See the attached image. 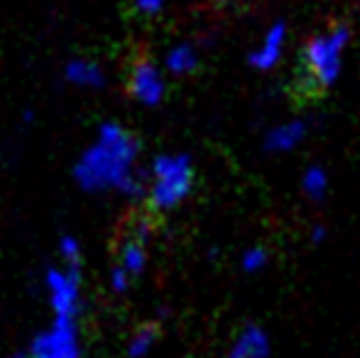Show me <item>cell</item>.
<instances>
[{
    "mask_svg": "<svg viewBox=\"0 0 360 358\" xmlns=\"http://www.w3.org/2000/svg\"><path fill=\"white\" fill-rule=\"evenodd\" d=\"M140 143L118 123H103L96 140L79 155L74 165V181L84 191H120L140 196L145 181L135 172Z\"/></svg>",
    "mask_w": 360,
    "mask_h": 358,
    "instance_id": "6da1fadb",
    "label": "cell"
},
{
    "mask_svg": "<svg viewBox=\"0 0 360 358\" xmlns=\"http://www.w3.org/2000/svg\"><path fill=\"white\" fill-rule=\"evenodd\" d=\"M348 39H351V30L346 25H333L309 37V42L304 44L302 62L314 89H328L336 84Z\"/></svg>",
    "mask_w": 360,
    "mask_h": 358,
    "instance_id": "7a4b0ae2",
    "label": "cell"
},
{
    "mask_svg": "<svg viewBox=\"0 0 360 358\" xmlns=\"http://www.w3.org/2000/svg\"><path fill=\"white\" fill-rule=\"evenodd\" d=\"M150 204L157 211L179 206L194 186V165L189 155H160L150 170Z\"/></svg>",
    "mask_w": 360,
    "mask_h": 358,
    "instance_id": "3957f363",
    "label": "cell"
},
{
    "mask_svg": "<svg viewBox=\"0 0 360 358\" xmlns=\"http://www.w3.org/2000/svg\"><path fill=\"white\" fill-rule=\"evenodd\" d=\"M27 358H81V339L76 319L54 317V321L32 339Z\"/></svg>",
    "mask_w": 360,
    "mask_h": 358,
    "instance_id": "277c9868",
    "label": "cell"
},
{
    "mask_svg": "<svg viewBox=\"0 0 360 358\" xmlns=\"http://www.w3.org/2000/svg\"><path fill=\"white\" fill-rule=\"evenodd\" d=\"M44 287H47V300L54 309V317L76 319L81 309V268L74 265L49 268L44 275Z\"/></svg>",
    "mask_w": 360,
    "mask_h": 358,
    "instance_id": "5b68a950",
    "label": "cell"
},
{
    "mask_svg": "<svg viewBox=\"0 0 360 358\" xmlns=\"http://www.w3.org/2000/svg\"><path fill=\"white\" fill-rule=\"evenodd\" d=\"M167 84L162 79V72L152 59H138L130 69V94L138 103L157 106L165 98Z\"/></svg>",
    "mask_w": 360,
    "mask_h": 358,
    "instance_id": "8992f818",
    "label": "cell"
},
{
    "mask_svg": "<svg viewBox=\"0 0 360 358\" xmlns=\"http://www.w3.org/2000/svg\"><path fill=\"white\" fill-rule=\"evenodd\" d=\"M285 37H287V25L285 23H275L270 30H267V34L262 37L260 47L252 49L250 57H248V62H250V67L260 69V72H267V69H272L277 62L282 59V49H285Z\"/></svg>",
    "mask_w": 360,
    "mask_h": 358,
    "instance_id": "52a82bcc",
    "label": "cell"
},
{
    "mask_svg": "<svg viewBox=\"0 0 360 358\" xmlns=\"http://www.w3.org/2000/svg\"><path fill=\"white\" fill-rule=\"evenodd\" d=\"M226 358H270V336L262 326L245 324L238 331Z\"/></svg>",
    "mask_w": 360,
    "mask_h": 358,
    "instance_id": "ba28073f",
    "label": "cell"
},
{
    "mask_svg": "<svg viewBox=\"0 0 360 358\" xmlns=\"http://www.w3.org/2000/svg\"><path fill=\"white\" fill-rule=\"evenodd\" d=\"M307 138V123L302 120H289L277 128H272L265 138V150L267 153H287L294 150L302 140Z\"/></svg>",
    "mask_w": 360,
    "mask_h": 358,
    "instance_id": "9c48e42d",
    "label": "cell"
},
{
    "mask_svg": "<svg viewBox=\"0 0 360 358\" xmlns=\"http://www.w3.org/2000/svg\"><path fill=\"white\" fill-rule=\"evenodd\" d=\"M64 77L69 84L81 89H101L105 84V74L94 59H72V62L64 67Z\"/></svg>",
    "mask_w": 360,
    "mask_h": 358,
    "instance_id": "30bf717a",
    "label": "cell"
},
{
    "mask_svg": "<svg viewBox=\"0 0 360 358\" xmlns=\"http://www.w3.org/2000/svg\"><path fill=\"white\" fill-rule=\"evenodd\" d=\"M118 265L128 272L130 277L143 275V270L147 265V243L145 241H138L135 236H130V238L120 245Z\"/></svg>",
    "mask_w": 360,
    "mask_h": 358,
    "instance_id": "8fae6325",
    "label": "cell"
},
{
    "mask_svg": "<svg viewBox=\"0 0 360 358\" xmlns=\"http://www.w3.org/2000/svg\"><path fill=\"white\" fill-rule=\"evenodd\" d=\"M165 64H167V72L169 74H174V77H186V74H191L196 67H199V52H196L191 44L181 42L167 52Z\"/></svg>",
    "mask_w": 360,
    "mask_h": 358,
    "instance_id": "7c38bea8",
    "label": "cell"
},
{
    "mask_svg": "<svg viewBox=\"0 0 360 358\" xmlns=\"http://www.w3.org/2000/svg\"><path fill=\"white\" fill-rule=\"evenodd\" d=\"M157 336H160V326L157 324H145L130 336L128 344V356L130 358H145L152 351V346L157 344Z\"/></svg>",
    "mask_w": 360,
    "mask_h": 358,
    "instance_id": "4fadbf2b",
    "label": "cell"
},
{
    "mask_svg": "<svg viewBox=\"0 0 360 358\" xmlns=\"http://www.w3.org/2000/svg\"><path fill=\"white\" fill-rule=\"evenodd\" d=\"M304 191L309 194V199L319 201L326 196V189H328V174L323 167H309L307 174H304V181H302Z\"/></svg>",
    "mask_w": 360,
    "mask_h": 358,
    "instance_id": "5bb4252c",
    "label": "cell"
},
{
    "mask_svg": "<svg viewBox=\"0 0 360 358\" xmlns=\"http://www.w3.org/2000/svg\"><path fill=\"white\" fill-rule=\"evenodd\" d=\"M59 255H62L64 265H74V268H81V243L74 236H62L59 238Z\"/></svg>",
    "mask_w": 360,
    "mask_h": 358,
    "instance_id": "9a60e30c",
    "label": "cell"
},
{
    "mask_svg": "<svg viewBox=\"0 0 360 358\" xmlns=\"http://www.w3.org/2000/svg\"><path fill=\"white\" fill-rule=\"evenodd\" d=\"M267 260H270V255H267L265 248H260V245H255V248H248L245 253H243V270L248 272H257L262 270L267 265Z\"/></svg>",
    "mask_w": 360,
    "mask_h": 358,
    "instance_id": "2e32d148",
    "label": "cell"
},
{
    "mask_svg": "<svg viewBox=\"0 0 360 358\" xmlns=\"http://www.w3.org/2000/svg\"><path fill=\"white\" fill-rule=\"evenodd\" d=\"M130 280H133V277H130L128 272L120 268V265H115L113 272H110V290L118 292V295H123V292H128Z\"/></svg>",
    "mask_w": 360,
    "mask_h": 358,
    "instance_id": "e0dca14e",
    "label": "cell"
},
{
    "mask_svg": "<svg viewBox=\"0 0 360 358\" xmlns=\"http://www.w3.org/2000/svg\"><path fill=\"white\" fill-rule=\"evenodd\" d=\"M167 0H135V10L143 15H157L165 8Z\"/></svg>",
    "mask_w": 360,
    "mask_h": 358,
    "instance_id": "ac0fdd59",
    "label": "cell"
},
{
    "mask_svg": "<svg viewBox=\"0 0 360 358\" xmlns=\"http://www.w3.org/2000/svg\"><path fill=\"white\" fill-rule=\"evenodd\" d=\"M8 358H27V354H13V356H8Z\"/></svg>",
    "mask_w": 360,
    "mask_h": 358,
    "instance_id": "d6986e66",
    "label": "cell"
}]
</instances>
